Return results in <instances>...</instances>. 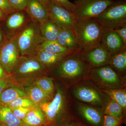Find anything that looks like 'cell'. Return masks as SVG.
<instances>
[{
	"label": "cell",
	"mask_w": 126,
	"mask_h": 126,
	"mask_svg": "<svg viewBox=\"0 0 126 126\" xmlns=\"http://www.w3.org/2000/svg\"><path fill=\"white\" fill-rule=\"evenodd\" d=\"M40 23L41 33L46 40H56L60 28L49 18Z\"/></svg>",
	"instance_id": "603a6c76"
},
{
	"label": "cell",
	"mask_w": 126,
	"mask_h": 126,
	"mask_svg": "<svg viewBox=\"0 0 126 126\" xmlns=\"http://www.w3.org/2000/svg\"><path fill=\"white\" fill-rule=\"evenodd\" d=\"M65 126H79V125L77 123L73 122L70 124H68Z\"/></svg>",
	"instance_id": "ab89813d"
},
{
	"label": "cell",
	"mask_w": 126,
	"mask_h": 126,
	"mask_svg": "<svg viewBox=\"0 0 126 126\" xmlns=\"http://www.w3.org/2000/svg\"><path fill=\"white\" fill-rule=\"evenodd\" d=\"M95 18L103 27L108 29H118L126 25V0H115Z\"/></svg>",
	"instance_id": "8992f818"
},
{
	"label": "cell",
	"mask_w": 126,
	"mask_h": 126,
	"mask_svg": "<svg viewBox=\"0 0 126 126\" xmlns=\"http://www.w3.org/2000/svg\"><path fill=\"white\" fill-rule=\"evenodd\" d=\"M9 2L16 10H25L28 0H9Z\"/></svg>",
	"instance_id": "836d02e7"
},
{
	"label": "cell",
	"mask_w": 126,
	"mask_h": 126,
	"mask_svg": "<svg viewBox=\"0 0 126 126\" xmlns=\"http://www.w3.org/2000/svg\"><path fill=\"white\" fill-rule=\"evenodd\" d=\"M48 1L55 4L64 7L74 14L75 10V5L73 2H70L69 0H48Z\"/></svg>",
	"instance_id": "f546056e"
},
{
	"label": "cell",
	"mask_w": 126,
	"mask_h": 126,
	"mask_svg": "<svg viewBox=\"0 0 126 126\" xmlns=\"http://www.w3.org/2000/svg\"><path fill=\"white\" fill-rule=\"evenodd\" d=\"M24 90L28 97L38 106L41 104L50 101L52 99L34 84L26 87Z\"/></svg>",
	"instance_id": "44dd1931"
},
{
	"label": "cell",
	"mask_w": 126,
	"mask_h": 126,
	"mask_svg": "<svg viewBox=\"0 0 126 126\" xmlns=\"http://www.w3.org/2000/svg\"></svg>",
	"instance_id": "7bdbcfd3"
},
{
	"label": "cell",
	"mask_w": 126,
	"mask_h": 126,
	"mask_svg": "<svg viewBox=\"0 0 126 126\" xmlns=\"http://www.w3.org/2000/svg\"><path fill=\"white\" fill-rule=\"evenodd\" d=\"M70 54L53 53L40 50L36 53L35 56L49 70L61 63Z\"/></svg>",
	"instance_id": "e0dca14e"
},
{
	"label": "cell",
	"mask_w": 126,
	"mask_h": 126,
	"mask_svg": "<svg viewBox=\"0 0 126 126\" xmlns=\"http://www.w3.org/2000/svg\"><path fill=\"white\" fill-rule=\"evenodd\" d=\"M34 84L40 88L51 98H53L56 91L52 78L45 75L41 76L35 80Z\"/></svg>",
	"instance_id": "484cf974"
},
{
	"label": "cell",
	"mask_w": 126,
	"mask_h": 126,
	"mask_svg": "<svg viewBox=\"0 0 126 126\" xmlns=\"http://www.w3.org/2000/svg\"><path fill=\"white\" fill-rule=\"evenodd\" d=\"M70 88L73 96L81 102L104 110L106 106L104 94L90 79L82 81Z\"/></svg>",
	"instance_id": "5b68a950"
},
{
	"label": "cell",
	"mask_w": 126,
	"mask_h": 126,
	"mask_svg": "<svg viewBox=\"0 0 126 126\" xmlns=\"http://www.w3.org/2000/svg\"><path fill=\"white\" fill-rule=\"evenodd\" d=\"M43 5H44L48 9V6L49 1L48 0H38Z\"/></svg>",
	"instance_id": "74e56055"
},
{
	"label": "cell",
	"mask_w": 126,
	"mask_h": 126,
	"mask_svg": "<svg viewBox=\"0 0 126 126\" xmlns=\"http://www.w3.org/2000/svg\"><path fill=\"white\" fill-rule=\"evenodd\" d=\"M115 31L122 39L125 46H126V25Z\"/></svg>",
	"instance_id": "d590c367"
},
{
	"label": "cell",
	"mask_w": 126,
	"mask_h": 126,
	"mask_svg": "<svg viewBox=\"0 0 126 126\" xmlns=\"http://www.w3.org/2000/svg\"><path fill=\"white\" fill-rule=\"evenodd\" d=\"M20 97H28L24 90L17 86L7 88L0 93V104L6 105Z\"/></svg>",
	"instance_id": "7402d4cb"
},
{
	"label": "cell",
	"mask_w": 126,
	"mask_h": 126,
	"mask_svg": "<svg viewBox=\"0 0 126 126\" xmlns=\"http://www.w3.org/2000/svg\"><path fill=\"white\" fill-rule=\"evenodd\" d=\"M56 41L61 46L72 52L80 51L72 30L60 28Z\"/></svg>",
	"instance_id": "ac0fdd59"
},
{
	"label": "cell",
	"mask_w": 126,
	"mask_h": 126,
	"mask_svg": "<svg viewBox=\"0 0 126 126\" xmlns=\"http://www.w3.org/2000/svg\"><path fill=\"white\" fill-rule=\"evenodd\" d=\"M0 126H1V125H0Z\"/></svg>",
	"instance_id": "b9f144b4"
},
{
	"label": "cell",
	"mask_w": 126,
	"mask_h": 126,
	"mask_svg": "<svg viewBox=\"0 0 126 126\" xmlns=\"http://www.w3.org/2000/svg\"></svg>",
	"instance_id": "ee69618b"
},
{
	"label": "cell",
	"mask_w": 126,
	"mask_h": 126,
	"mask_svg": "<svg viewBox=\"0 0 126 126\" xmlns=\"http://www.w3.org/2000/svg\"><path fill=\"white\" fill-rule=\"evenodd\" d=\"M8 76L5 78L0 79V93L9 87L14 86L10 79L9 80V79H7Z\"/></svg>",
	"instance_id": "e575fe53"
},
{
	"label": "cell",
	"mask_w": 126,
	"mask_h": 126,
	"mask_svg": "<svg viewBox=\"0 0 126 126\" xmlns=\"http://www.w3.org/2000/svg\"><path fill=\"white\" fill-rule=\"evenodd\" d=\"M40 50L55 54H69L74 52L64 48L56 40H45L38 47L37 53Z\"/></svg>",
	"instance_id": "cb8c5ba5"
},
{
	"label": "cell",
	"mask_w": 126,
	"mask_h": 126,
	"mask_svg": "<svg viewBox=\"0 0 126 126\" xmlns=\"http://www.w3.org/2000/svg\"><path fill=\"white\" fill-rule=\"evenodd\" d=\"M92 68L82 58L79 51L70 54L50 69L54 70L56 76L64 81L65 87L68 89L79 82L90 79Z\"/></svg>",
	"instance_id": "6da1fadb"
},
{
	"label": "cell",
	"mask_w": 126,
	"mask_h": 126,
	"mask_svg": "<svg viewBox=\"0 0 126 126\" xmlns=\"http://www.w3.org/2000/svg\"><path fill=\"white\" fill-rule=\"evenodd\" d=\"M10 108L24 107L32 108L36 107V105L28 97H20L14 99L10 103L5 105Z\"/></svg>",
	"instance_id": "f1b7e54d"
},
{
	"label": "cell",
	"mask_w": 126,
	"mask_h": 126,
	"mask_svg": "<svg viewBox=\"0 0 126 126\" xmlns=\"http://www.w3.org/2000/svg\"><path fill=\"white\" fill-rule=\"evenodd\" d=\"M3 40V36L0 30V44H1Z\"/></svg>",
	"instance_id": "60d3db41"
},
{
	"label": "cell",
	"mask_w": 126,
	"mask_h": 126,
	"mask_svg": "<svg viewBox=\"0 0 126 126\" xmlns=\"http://www.w3.org/2000/svg\"><path fill=\"white\" fill-rule=\"evenodd\" d=\"M109 65L118 74L123 76L126 70V47L112 55Z\"/></svg>",
	"instance_id": "d6986e66"
},
{
	"label": "cell",
	"mask_w": 126,
	"mask_h": 126,
	"mask_svg": "<svg viewBox=\"0 0 126 126\" xmlns=\"http://www.w3.org/2000/svg\"><path fill=\"white\" fill-rule=\"evenodd\" d=\"M55 94L50 101L39 105L45 115L49 126H55L59 122L70 119L71 103L70 96L65 87L55 85Z\"/></svg>",
	"instance_id": "7a4b0ae2"
},
{
	"label": "cell",
	"mask_w": 126,
	"mask_h": 126,
	"mask_svg": "<svg viewBox=\"0 0 126 126\" xmlns=\"http://www.w3.org/2000/svg\"><path fill=\"white\" fill-rule=\"evenodd\" d=\"M90 80L98 87L101 89L126 88L125 76L118 74L109 65L93 68Z\"/></svg>",
	"instance_id": "52a82bcc"
},
{
	"label": "cell",
	"mask_w": 126,
	"mask_h": 126,
	"mask_svg": "<svg viewBox=\"0 0 126 126\" xmlns=\"http://www.w3.org/2000/svg\"><path fill=\"white\" fill-rule=\"evenodd\" d=\"M40 30L34 25L27 26L18 36V44L21 56H33L40 45L45 39Z\"/></svg>",
	"instance_id": "ba28073f"
},
{
	"label": "cell",
	"mask_w": 126,
	"mask_h": 126,
	"mask_svg": "<svg viewBox=\"0 0 126 126\" xmlns=\"http://www.w3.org/2000/svg\"><path fill=\"white\" fill-rule=\"evenodd\" d=\"M8 75L0 63V79L5 78Z\"/></svg>",
	"instance_id": "8d00e7d4"
},
{
	"label": "cell",
	"mask_w": 126,
	"mask_h": 126,
	"mask_svg": "<svg viewBox=\"0 0 126 126\" xmlns=\"http://www.w3.org/2000/svg\"><path fill=\"white\" fill-rule=\"evenodd\" d=\"M123 111V109L118 104L109 98L104 110L103 114L110 115L117 119L122 120Z\"/></svg>",
	"instance_id": "4316f807"
},
{
	"label": "cell",
	"mask_w": 126,
	"mask_h": 126,
	"mask_svg": "<svg viewBox=\"0 0 126 126\" xmlns=\"http://www.w3.org/2000/svg\"><path fill=\"white\" fill-rule=\"evenodd\" d=\"M18 37L4 43L0 47V63L8 75L13 73L21 56Z\"/></svg>",
	"instance_id": "30bf717a"
},
{
	"label": "cell",
	"mask_w": 126,
	"mask_h": 126,
	"mask_svg": "<svg viewBox=\"0 0 126 126\" xmlns=\"http://www.w3.org/2000/svg\"><path fill=\"white\" fill-rule=\"evenodd\" d=\"M101 91L108 96L109 99L117 103L124 111L126 109V88L116 89H101Z\"/></svg>",
	"instance_id": "d4e9b609"
},
{
	"label": "cell",
	"mask_w": 126,
	"mask_h": 126,
	"mask_svg": "<svg viewBox=\"0 0 126 126\" xmlns=\"http://www.w3.org/2000/svg\"><path fill=\"white\" fill-rule=\"evenodd\" d=\"M22 121V126H49L45 115L39 106L32 108Z\"/></svg>",
	"instance_id": "2e32d148"
},
{
	"label": "cell",
	"mask_w": 126,
	"mask_h": 126,
	"mask_svg": "<svg viewBox=\"0 0 126 126\" xmlns=\"http://www.w3.org/2000/svg\"><path fill=\"white\" fill-rule=\"evenodd\" d=\"M103 126H119L122 120L107 115H104Z\"/></svg>",
	"instance_id": "4dcf8cb0"
},
{
	"label": "cell",
	"mask_w": 126,
	"mask_h": 126,
	"mask_svg": "<svg viewBox=\"0 0 126 126\" xmlns=\"http://www.w3.org/2000/svg\"><path fill=\"white\" fill-rule=\"evenodd\" d=\"M25 9L31 18L40 23L49 18L48 9L38 0H28Z\"/></svg>",
	"instance_id": "9a60e30c"
},
{
	"label": "cell",
	"mask_w": 126,
	"mask_h": 126,
	"mask_svg": "<svg viewBox=\"0 0 126 126\" xmlns=\"http://www.w3.org/2000/svg\"><path fill=\"white\" fill-rule=\"evenodd\" d=\"M49 70L35 56H21L15 69L9 75V77L14 86L18 82L23 83V81L37 79L45 74Z\"/></svg>",
	"instance_id": "277c9868"
},
{
	"label": "cell",
	"mask_w": 126,
	"mask_h": 126,
	"mask_svg": "<svg viewBox=\"0 0 126 126\" xmlns=\"http://www.w3.org/2000/svg\"><path fill=\"white\" fill-rule=\"evenodd\" d=\"M114 0H75L74 15L77 19L95 18L108 6L114 2Z\"/></svg>",
	"instance_id": "9c48e42d"
},
{
	"label": "cell",
	"mask_w": 126,
	"mask_h": 126,
	"mask_svg": "<svg viewBox=\"0 0 126 126\" xmlns=\"http://www.w3.org/2000/svg\"><path fill=\"white\" fill-rule=\"evenodd\" d=\"M25 19V16L23 13L18 12L14 13L7 19L6 26L9 29H16L23 25Z\"/></svg>",
	"instance_id": "83f0119b"
},
{
	"label": "cell",
	"mask_w": 126,
	"mask_h": 126,
	"mask_svg": "<svg viewBox=\"0 0 126 126\" xmlns=\"http://www.w3.org/2000/svg\"><path fill=\"white\" fill-rule=\"evenodd\" d=\"M81 57L93 68L109 65L111 55L101 44L90 48L79 51Z\"/></svg>",
	"instance_id": "7c38bea8"
},
{
	"label": "cell",
	"mask_w": 126,
	"mask_h": 126,
	"mask_svg": "<svg viewBox=\"0 0 126 126\" xmlns=\"http://www.w3.org/2000/svg\"><path fill=\"white\" fill-rule=\"evenodd\" d=\"M48 9L49 18L60 28L73 29L77 19L74 13L49 1Z\"/></svg>",
	"instance_id": "8fae6325"
},
{
	"label": "cell",
	"mask_w": 126,
	"mask_h": 126,
	"mask_svg": "<svg viewBox=\"0 0 126 126\" xmlns=\"http://www.w3.org/2000/svg\"><path fill=\"white\" fill-rule=\"evenodd\" d=\"M5 16V14L2 12L1 9H0V19L4 18Z\"/></svg>",
	"instance_id": "f35d334b"
},
{
	"label": "cell",
	"mask_w": 126,
	"mask_h": 126,
	"mask_svg": "<svg viewBox=\"0 0 126 126\" xmlns=\"http://www.w3.org/2000/svg\"><path fill=\"white\" fill-rule=\"evenodd\" d=\"M101 44L111 55L126 47L117 33L113 30L103 27Z\"/></svg>",
	"instance_id": "5bb4252c"
},
{
	"label": "cell",
	"mask_w": 126,
	"mask_h": 126,
	"mask_svg": "<svg viewBox=\"0 0 126 126\" xmlns=\"http://www.w3.org/2000/svg\"><path fill=\"white\" fill-rule=\"evenodd\" d=\"M0 125L4 126H22V121L16 117L6 105L0 106Z\"/></svg>",
	"instance_id": "ffe728a7"
},
{
	"label": "cell",
	"mask_w": 126,
	"mask_h": 126,
	"mask_svg": "<svg viewBox=\"0 0 126 126\" xmlns=\"http://www.w3.org/2000/svg\"><path fill=\"white\" fill-rule=\"evenodd\" d=\"M32 108L20 107L10 108L14 115L19 119L22 120Z\"/></svg>",
	"instance_id": "1f68e13d"
},
{
	"label": "cell",
	"mask_w": 126,
	"mask_h": 126,
	"mask_svg": "<svg viewBox=\"0 0 126 126\" xmlns=\"http://www.w3.org/2000/svg\"><path fill=\"white\" fill-rule=\"evenodd\" d=\"M102 29L96 18L77 19L72 30L80 51L101 44Z\"/></svg>",
	"instance_id": "3957f363"
},
{
	"label": "cell",
	"mask_w": 126,
	"mask_h": 126,
	"mask_svg": "<svg viewBox=\"0 0 126 126\" xmlns=\"http://www.w3.org/2000/svg\"><path fill=\"white\" fill-rule=\"evenodd\" d=\"M77 107L80 115L90 124L101 126L103 121V109L81 102H77Z\"/></svg>",
	"instance_id": "4fadbf2b"
},
{
	"label": "cell",
	"mask_w": 126,
	"mask_h": 126,
	"mask_svg": "<svg viewBox=\"0 0 126 126\" xmlns=\"http://www.w3.org/2000/svg\"><path fill=\"white\" fill-rule=\"evenodd\" d=\"M0 9L5 15L12 14L16 10L11 4L9 0H0Z\"/></svg>",
	"instance_id": "d6a6232c"
}]
</instances>
